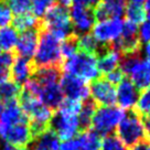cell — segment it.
Listing matches in <instances>:
<instances>
[{"instance_id":"1","label":"cell","mask_w":150,"mask_h":150,"mask_svg":"<svg viewBox=\"0 0 150 150\" xmlns=\"http://www.w3.org/2000/svg\"><path fill=\"white\" fill-rule=\"evenodd\" d=\"M63 57L61 54V41L45 29L39 31V43L32 60L34 70L41 67L56 66L63 69Z\"/></svg>"},{"instance_id":"2","label":"cell","mask_w":150,"mask_h":150,"mask_svg":"<svg viewBox=\"0 0 150 150\" xmlns=\"http://www.w3.org/2000/svg\"><path fill=\"white\" fill-rule=\"evenodd\" d=\"M117 137L126 147H132L138 142L146 140V129L141 115L135 108L128 109L117 127Z\"/></svg>"},{"instance_id":"3","label":"cell","mask_w":150,"mask_h":150,"mask_svg":"<svg viewBox=\"0 0 150 150\" xmlns=\"http://www.w3.org/2000/svg\"><path fill=\"white\" fill-rule=\"evenodd\" d=\"M40 29H45L56 37L60 41L75 35L70 19V13L66 8L61 6H53L47 10L41 21Z\"/></svg>"},{"instance_id":"4","label":"cell","mask_w":150,"mask_h":150,"mask_svg":"<svg viewBox=\"0 0 150 150\" xmlns=\"http://www.w3.org/2000/svg\"><path fill=\"white\" fill-rule=\"evenodd\" d=\"M63 71L67 74L80 77L85 82H92L99 77L96 57L77 52L63 62Z\"/></svg>"},{"instance_id":"5","label":"cell","mask_w":150,"mask_h":150,"mask_svg":"<svg viewBox=\"0 0 150 150\" xmlns=\"http://www.w3.org/2000/svg\"><path fill=\"white\" fill-rule=\"evenodd\" d=\"M124 109L118 106H98L92 119L93 130L100 137L112 135L124 116Z\"/></svg>"},{"instance_id":"6","label":"cell","mask_w":150,"mask_h":150,"mask_svg":"<svg viewBox=\"0 0 150 150\" xmlns=\"http://www.w3.org/2000/svg\"><path fill=\"white\" fill-rule=\"evenodd\" d=\"M50 129L54 131L62 140L73 139L80 134L77 115L57 109L53 112L50 122Z\"/></svg>"},{"instance_id":"7","label":"cell","mask_w":150,"mask_h":150,"mask_svg":"<svg viewBox=\"0 0 150 150\" xmlns=\"http://www.w3.org/2000/svg\"><path fill=\"white\" fill-rule=\"evenodd\" d=\"M89 94L98 106H114L116 104V88L105 77H97L91 82Z\"/></svg>"},{"instance_id":"8","label":"cell","mask_w":150,"mask_h":150,"mask_svg":"<svg viewBox=\"0 0 150 150\" xmlns=\"http://www.w3.org/2000/svg\"><path fill=\"white\" fill-rule=\"evenodd\" d=\"M60 86L66 98L84 102L89 97V87L86 82L74 75L64 73L60 80Z\"/></svg>"},{"instance_id":"9","label":"cell","mask_w":150,"mask_h":150,"mask_svg":"<svg viewBox=\"0 0 150 150\" xmlns=\"http://www.w3.org/2000/svg\"><path fill=\"white\" fill-rule=\"evenodd\" d=\"M69 13L73 31L76 37L89 33V31L93 29L95 23L93 9H88L80 5H74L72 6Z\"/></svg>"},{"instance_id":"10","label":"cell","mask_w":150,"mask_h":150,"mask_svg":"<svg viewBox=\"0 0 150 150\" xmlns=\"http://www.w3.org/2000/svg\"><path fill=\"white\" fill-rule=\"evenodd\" d=\"M0 138L4 139L6 144L18 148H27L32 141L29 124H17L9 127H1Z\"/></svg>"},{"instance_id":"11","label":"cell","mask_w":150,"mask_h":150,"mask_svg":"<svg viewBox=\"0 0 150 150\" xmlns=\"http://www.w3.org/2000/svg\"><path fill=\"white\" fill-rule=\"evenodd\" d=\"M122 19H107L98 21L93 27V37L103 44H110L112 41L120 37L122 30Z\"/></svg>"},{"instance_id":"12","label":"cell","mask_w":150,"mask_h":150,"mask_svg":"<svg viewBox=\"0 0 150 150\" xmlns=\"http://www.w3.org/2000/svg\"><path fill=\"white\" fill-rule=\"evenodd\" d=\"M126 11L125 0H100L93 9L95 20L104 21L107 19H122Z\"/></svg>"},{"instance_id":"13","label":"cell","mask_w":150,"mask_h":150,"mask_svg":"<svg viewBox=\"0 0 150 150\" xmlns=\"http://www.w3.org/2000/svg\"><path fill=\"white\" fill-rule=\"evenodd\" d=\"M139 97V89L127 77H124L116 89V103L122 109H131L136 106Z\"/></svg>"},{"instance_id":"14","label":"cell","mask_w":150,"mask_h":150,"mask_svg":"<svg viewBox=\"0 0 150 150\" xmlns=\"http://www.w3.org/2000/svg\"><path fill=\"white\" fill-rule=\"evenodd\" d=\"M127 76L130 77L131 83L139 91H145L150 87V61L142 55L137 60L130 69Z\"/></svg>"},{"instance_id":"15","label":"cell","mask_w":150,"mask_h":150,"mask_svg":"<svg viewBox=\"0 0 150 150\" xmlns=\"http://www.w3.org/2000/svg\"><path fill=\"white\" fill-rule=\"evenodd\" d=\"M39 31L40 29H31L21 33L13 51L16 56L30 60V57L34 55L39 43Z\"/></svg>"},{"instance_id":"16","label":"cell","mask_w":150,"mask_h":150,"mask_svg":"<svg viewBox=\"0 0 150 150\" xmlns=\"http://www.w3.org/2000/svg\"><path fill=\"white\" fill-rule=\"evenodd\" d=\"M0 122L1 127H9L17 124H29V119L21 110L18 99H13L4 104V109L0 114Z\"/></svg>"},{"instance_id":"17","label":"cell","mask_w":150,"mask_h":150,"mask_svg":"<svg viewBox=\"0 0 150 150\" xmlns=\"http://www.w3.org/2000/svg\"><path fill=\"white\" fill-rule=\"evenodd\" d=\"M33 72H34V66L32 60L16 56L9 70V74L11 81L21 86V84H24L32 76Z\"/></svg>"},{"instance_id":"18","label":"cell","mask_w":150,"mask_h":150,"mask_svg":"<svg viewBox=\"0 0 150 150\" xmlns=\"http://www.w3.org/2000/svg\"><path fill=\"white\" fill-rule=\"evenodd\" d=\"M38 99L51 110L57 109L62 102L64 100V94L62 92L60 83L41 86L38 95Z\"/></svg>"},{"instance_id":"19","label":"cell","mask_w":150,"mask_h":150,"mask_svg":"<svg viewBox=\"0 0 150 150\" xmlns=\"http://www.w3.org/2000/svg\"><path fill=\"white\" fill-rule=\"evenodd\" d=\"M31 150H59L60 138L52 129H47L30 142Z\"/></svg>"},{"instance_id":"20","label":"cell","mask_w":150,"mask_h":150,"mask_svg":"<svg viewBox=\"0 0 150 150\" xmlns=\"http://www.w3.org/2000/svg\"><path fill=\"white\" fill-rule=\"evenodd\" d=\"M62 74H63V69L62 67L50 66V67L35 69L31 77L34 81H37L41 86H44V85L60 83Z\"/></svg>"},{"instance_id":"21","label":"cell","mask_w":150,"mask_h":150,"mask_svg":"<svg viewBox=\"0 0 150 150\" xmlns=\"http://www.w3.org/2000/svg\"><path fill=\"white\" fill-rule=\"evenodd\" d=\"M119 60H120L119 53L114 51L112 49L102 53L100 55L96 57V63H97L99 74L106 75L115 69H117L119 66Z\"/></svg>"},{"instance_id":"22","label":"cell","mask_w":150,"mask_h":150,"mask_svg":"<svg viewBox=\"0 0 150 150\" xmlns=\"http://www.w3.org/2000/svg\"><path fill=\"white\" fill-rule=\"evenodd\" d=\"M98 107V105L94 102L92 98L85 99L84 102L81 105V109L79 114H77V118H79V126H80V132L85 130H88L91 128V124H92V119L96 109Z\"/></svg>"},{"instance_id":"23","label":"cell","mask_w":150,"mask_h":150,"mask_svg":"<svg viewBox=\"0 0 150 150\" xmlns=\"http://www.w3.org/2000/svg\"><path fill=\"white\" fill-rule=\"evenodd\" d=\"M79 150H99L102 145V139L97 132L92 129L80 132L74 138Z\"/></svg>"},{"instance_id":"24","label":"cell","mask_w":150,"mask_h":150,"mask_svg":"<svg viewBox=\"0 0 150 150\" xmlns=\"http://www.w3.org/2000/svg\"><path fill=\"white\" fill-rule=\"evenodd\" d=\"M12 28L18 32H24L31 29H40L41 21L35 18L31 12L16 16L12 19Z\"/></svg>"},{"instance_id":"25","label":"cell","mask_w":150,"mask_h":150,"mask_svg":"<svg viewBox=\"0 0 150 150\" xmlns=\"http://www.w3.org/2000/svg\"><path fill=\"white\" fill-rule=\"evenodd\" d=\"M19 40V32L12 27L0 28V49L5 52H13Z\"/></svg>"},{"instance_id":"26","label":"cell","mask_w":150,"mask_h":150,"mask_svg":"<svg viewBox=\"0 0 150 150\" xmlns=\"http://www.w3.org/2000/svg\"><path fill=\"white\" fill-rule=\"evenodd\" d=\"M21 89L22 87L20 85L16 84L11 80L6 81L4 84L0 85V98L2 99L4 104L9 100L18 99L19 95L21 93Z\"/></svg>"},{"instance_id":"27","label":"cell","mask_w":150,"mask_h":150,"mask_svg":"<svg viewBox=\"0 0 150 150\" xmlns=\"http://www.w3.org/2000/svg\"><path fill=\"white\" fill-rule=\"evenodd\" d=\"M146 9L144 6H132V5H126V11L125 14L127 17V20L130 21L132 23H141L146 19L147 16Z\"/></svg>"},{"instance_id":"28","label":"cell","mask_w":150,"mask_h":150,"mask_svg":"<svg viewBox=\"0 0 150 150\" xmlns=\"http://www.w3.org/2000/svg\"><path fill=\"white\" fill-rule=\"evenodd\" d=\"M31 2V11L32 14L38 19L44 17L47 10L53 7L55 0H30Z\"/></svg>"},{"instance_id":"29","label":"cell","mask_w":150,"mask_h":150,"mask_svg":"<svg viewBox=\"0 0 150 150\" xmlns=\"http://www.w3.org/2000/svg\"><path fill=\"white\" fill-rule=\"evenodd\" d=\"M9 7L11 12L16 16L29 13L31 11V2L30 0H1Z\"/></svg>"},{"instance_id":"30","label":"cell","mask_w":150,"mask_h":150,"mask_svg":"<svg viewBox=\"0 0 150 150\" xmlns=\"http://www.w3.org/2000/svg\"><path fill=\"white\" fill-rule=\"evenodd\" d=\"M77 39L79 37L73 35L69 38L66 40H63L61 43V54L63 60L65 61L66 59L74 55L75 53H77Z\"/></svg>"},{"instance_id":"31","label":"cell","mask_w":150,"mask_h":150,"mask_svg":"<svg viewBox=\"0 0 150 150\" xmlns=\"http://www.w3.org/2000/svg\"><path fill=\"white\" fill-rule=\"evenodd\" d=\"M100 150H128V148L119 140L116 135H109L104 137L100 145Z\"/></svg>"},{"instance_id":"32","label":"cell","mask_w":150,"mask_h":150,"mask_svg":"<svg viewBox=\"0 0 150 150\" xmlns=\"http://www.w3.org/2000/svg\"><path fill=\"white\" fill-rule=\"evenodd\" d=\"M135 109L141 116L150 112V87L139 94V97L137 100V107Z\"/></svg>"},{"instance_id":"33","label":"cell","mask_w":150,"mask_h":150,"mask_svg":"<svg viewBox=\"0 0 150 150\" xmlns=\"http://www.w3.org/2000/svg\"><path fill=\"white\" fill-rule=\"evenodd\" d=\"M138 38L140 43H150V14L146 16L140 28H138Z\"/></svg>"},{"instance_id":"34","label":"cell","mask_w":150,"mask_h":150,"mask_svg":"<svg viewBox=\"0 0 150 150\" xmlns=\"http://www.w3.org/2000/svg\"><path fill=\"white\" fill-rule=\"evenodd\" d=\"M13 19V13L4 1H0V28L8 27Z\"/></svg>"},{"instance_id":"35","label":"cell","mask_w":150,"mask_h":150,"mask_svg":"<svg viewBox=\"0 0 150 150\" xmlns=\"http://www.w3.org/2000/svg\"><path fill=\"white\" fill-rule=\"evenodd\" d=\"M14 57H16V54L13 52H0V67L10 70L14 61Z\"/></svg>"},{"instance_id":"36","label":"cell","mask_w":150,"mask_h":150,"mask_svg":"<svg viewBox=\"0 0 150 150\" xmlns=\"http://www.w3.org/2000/svg\"><path fill=\"white\" fill-rule=\"evenodd\" d=\"M105 79L112 85H116V84H119L122 80L124 79V74H122V72L120 71L119 67L117 69H115L114 71H112L110 73H108V74L105 75Z\"/></svg>"},{"instance_id":"37","label":"cell","mask_w":150,"mask_h":150,"mask_svg":"<svg viewBox=\"0 0 150 150\" xmlns=\"http://www.w3.org/2000/svg\"><path fill=\"white\" fill-rule=\"evenodd\" d=\"M99 1L100 0H73L74 5L83 6V7L88 8V9H94L99 4Z\"/></svg>"},{"instance_id":"38","label":"cell","mask_w":150,"mask_h":150,"mask_svg":"<svg viewBox=\"0 0 150 150\" xmlns=\"http://www.w3.org/2000/svg\"><path fill=\"white\" fill-rule=\"evenodd\" d=\"M59 150H79V148L75 139H70L63 141L59 147Z\"/></svg>"},{"instance_id":"39","label":"cell","mask_w":150,"mask_h":150,"mask_svg":"<svg viewBox=\"0 0 150 150\" xmlns=\"http://www.w3.org/2000/svg\"><path fill=\"white\" fill-rule=\"evenodd\" d=\"M150 146V141L148 139H146V140H142L140 142H138L137 145L132 146L130 148V150H148Z\"/></svg>"},{"instance_id":"40","label":"cell","mask_w":150,"mask_h":150,"mask_svg":"<svg viewBox=\"0 0 150 150\" xmlns=\"http://www.w3.org/2000/svg\"><path fill=\"white\" fill-rule=\"evenodd\" d=\"M10 79L9 70L4 69V67H0V85L4 84L6 81H8Z\"/></svg>"},{"instance_id":"41","label":"cell","mask_w":150,"mask_h":150,"mask_svg":"<svg viewBox=\"0 0 150 150\" xmlns=\"http://www.w3.org/2000/svg\"><path fill=\"white\" fill-rule=\"evenodd\" d=\"M1 150H28L27 148H18V147H14V146H11L9 144H4L2 147H1Z\"/></svg>"},{"instance_id":"42","label":"cell","mask_w":150,"mask_h":150,"mask_svg":"<svg viewBox=\"0 0 150 150\" xmlns=\"http://www.w3.org/2000/svg\"><path fill=\"white\" fill-rule=\"evenodd\" d=\"M57 2H59V6H61L63 8H66V9H67L69 7L72 6L73 0H57Z\"/></svg>"},{"instance_id":"43","label":"cell","mask_w":150,"mask_h":150,"mask_svg":"<svg viewBox=\"0 0 150 150\" xmlns=\"http://www.w3.org/2000/svg\"><path fill=\"white\" fill-rule=\"evenodd\" d=\"M126 5H132V6H144L145 5V0H125Z\"/></svg>"},{"instance_id":"44","label":"cell","mask_w":150,"mask_h":150,"mask_svg":"<svg viewBox=\"0 0 150 150\" xmlns=\"http://www.w3.org/2000/svg\"><path fill=\"white\" fill-rule=\"evenodd\" d=\"M144 54H145V59L150 61V43L146 44L145 49H144Z\"/></svg>"},{"instance_id":"45","label":"cell","mask_w":150,"mask_h":150,"mask_svg":"<svg viewBox=\"0 0 150 150\" xmlns=\"http://www.w3.org/2000/svg\"><path fill=\"white\" fill-rule=\"evenodd\" d=\"M146 5V12H148V14H150V0H145Z\"/></svg>"},{"instance_id":"46","label":"cell","mask_w":150,"mask_h":150,"mask_svg":"<svg viewBox=\"0 0 150 150\" xmlns=\"http://www.w3.org/2000/svg\"><path fill=\"white\" fill-rule=\"evenodd\" d=\"M2 109H4V102H2V99L0 98V114L2 112Z\"/></svg>"},{"instance_id":"47","label":"cell","mask_w":150,"mask_h":150,"mask_svg":"<svg viewBox=\"0 0 150 150\" xmlns=\"http://www.w3.org/2000/svg\"><path fill=\"white\" fill-rule=\"evenodd\" d=\"M148 150H150V146H149V148H148Z\"/></svg>"}]
</instances>
